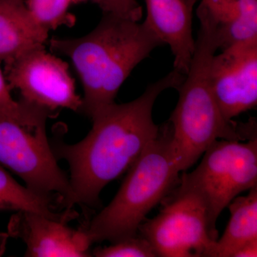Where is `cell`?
I'll return each instance as SVG.
<instances>
[{"mask_svg":"<svg viewBox=\"0 0 257 257\" xmlns=\"http://www.w3.org/2000/svg\"><path fill=\"white\" fill-rule=\"evenodd\" d=\"M184 77L173 69L137 99L101 109L91 118L92 130L82 141L68 145L57 138L51 144L57 160L69 166L74 205L100 207L102 189L127 172L158 136L160 126L152 117L157 98L167 89H177Z\"/></svg>","mask_w":257,"mask_h":257,"instance_id":"6da1fadb","label":"cell"},{"mask_svg":"<svg viewBox=\"0 0 257 257\" xmlns=\"http://www.w3.org/2000/svg\"><path fill=\"white\" fill-rule=\"evenodd\" d=\"M49 42L52 52L72 62L84 90L81 112L90 119L115 102L134 69L164 45L145 22L107 14L85 36Z\"/></svg>","mask_w":257,"mask_h":257,"instance_id":"7a4b0ae2","label":"cell"},{"mask_svg":"<svg viewBox=\"0 0 257 257\" xmlns=\"http://www.w3.org/2000/svg\"><path fill=\"white\" fill-rule=\"evenodd\" d=\"M200 28L188 72L177 88L179 99L168 124L172 143L184 172L194 165L217 140L245 141L256 138V122L238 124L225 119L213 93L211 62L219 50L215 25L198 7Z\"/></svg>","mask_w":257,"mask_h":257,"instance_id":"3957f363","label":"cell"},{"mask_svg":"<svg viewBox=\"0 0 257 257\" xmlns=\"http://www.w3.org/2000/svg\"><path fill=\"white\" fill-rule=\"evenodd\" d=\"M180 161L168 123L128 170L114 199L82 228L93 243L135 236L139 226L180 179Z\"/></svg>","mask_w":257,"mask_h":257,"instance_id":"277c9868","label":"cell"},{"mask_svg":"<svg viewBox=\"0 0 257 257\" xmlns=\"http://www.w3.org/2000/svg\"><path fill=\"white\" fill-rule=\"evenodd\" d=\"M203 155L195 170L180 176L178 186L202 199L211 236L217 240L221 211L241 192L257 186V138L246 143L217 140Z\"/></svg>","mask_w":257,"mask_h":257,"instance_id":"5b68a950","label":"cell"},{"mask_svg":"<svg viewBox=\"0 0 257 257\" xmlns=\"http://www.w3.org/2000/svg\"><path fill=\"white\" fill-rule=\"evenodd\" d=\"M162 202L158 215L143 221L138 229L157 256H214L216 240L200 197L178 186Z\"/></svg>","mask_w":257,"mask_h":257,"instance_id":"8992f818","label":"cell"},{"mask_svg":"<svg viewBox=\"0 0 257 257\" xmlns=\"http://www.w3.org/2000/svg\"><path fill=\"white\" fill-rule=\"evenodd\" d=\"M46 126L31 128L0 118V165L19 176L28 188L57 195L66 209L74 206L69 179L59 167Z\"/></svg>","mask_w":257,"mask_h":257,"instance_id":"52a82bcc","label":"cell"},{"mask_svg":"<svg viewBox=\"0 0 257 257\" xmlns=\"http://www.w3.org/2000/svg\"><path fill=\"white\" fill-rule=\"evenodd\" d=\"M5 77L10 89H18L22 100L29 104L55 112L61 109L81 112L82 97L76 92L68 64L45 47L5 64Z\"/></svg>","mask_w":257,"mask_h":257,"instance_id":"ba28073f","label":"cell"},{"mask_svg":"<svg viewBox=\"0 0 257 257\" xmlns=\"http://www.w3.org/2000/svg\"><path fill=\"white\" fill-rule=\"evenodd\" d=\"M213 93L225 119H233L257 105V37L239 42L213 57Z\"/></svg>","mask_w":257,"mask_h":257,"instance_id":"9c48e42d","label":"cell"},{"mask_svg":"<svg viewBox=\"0 0 257 257\" xmlns=\"http://www.w3.org/2000/svg\"><path fill=\"white\" fill-rule=\"evenodd\" d=\"M69 221L19 211L10 219L8 234L25 243V256H92V242L87 233L82 227H69Z\"/></svg>","mask_w":257,"mask_h":257,"instance_id":"30bf717a","label":"cell"},{"mask_svg":"<svg viewBox=\"0 0 257 257\" xmlns=\"http://www.w3.org/2000/svg\"><path fill=\"white\" fill-rule=\"evenodd\" d=\"M196 0H145V23L174 56V69L188 72L196 47L192 34V10Z\"/></svg>","mask_w":257,"mask_h":257,"instance_id":"8fae6325","label":"cell"},{"mask_svg":"<svg viewBox=\"0 0 257 257\" xmlns=\"http://www.w3.org/2000/svg\"><path fill=\"white\" fill-rule=\"evenodd\" d=\"M48 37L25 0H0V62L9 63L28 51L45 47Z\"/></svg>","mask_w":257,"mask_h":257,"instance_id":"7c38bea8","label":"cell"},{"mask_svg":"<svg viewBox=\"0 0 257 257\" xmlns=\"http://www.w3.org/2000/svg\"><path fill=\"white\" fill-rule=\"evenodd\" d=\"M215 25L219 50L257 37V0H200Z\"/></svg>","mask_w":257,"mask_h":257,"instance_id":"4fadbf2b","label":"cell"},{"mask_svg":"<svg viewBox=\"0 0 257 257\" xmlns=\"http://www.w3.org/2000/svg\"><path fill=\"white\" fill-rule=\"evenodd\" d=\"M58 205L63 207L58 196L40 194L23 187L0 165V211H33L69 221L78 217V213L72 209L59 211Z\"/></svg>","mask_w":257,"mask_h":257,"instance_id":"5bb4252c","label":"cell"},{"mask_svg":"<svg viewBox=\"0 0 257 257\" xmlns=\"http://www.w3.org/2000/svg\"><path fill=\"white\" fill-rule=\"evenodd\" d=\"M230 219L224 234L216 240L213 257H232L241 245L257 239V186L244 197L229 203Z\"/></svg>","mask_w":257,"mask_h":257,"instance_id":"9a60e30c","label":"cell"},{"mask_svg":"<svg viewBox=\"0 0 257 257\" xmlns=\"http://www.w3.org/2000/svg\"><path fill=\"white\" fill-rule=\"evenodd\" d=\"M10 90L0 68V118L15 120L27 127L36 128L46 126L47 119L57 114V112L32 105L22 99L15 100Z\"/></svg>","mask_w":257,"mask_h":257,"instance_id":"2e32d148","label":"cell"},{"mask_svg":"<svg viewBox=\"0 0 257 257\" xmlns=\"http://www.w3.org/2000/svg\"><path fill=\"white\" fill-rule=\"evenodd\" d=\"M25 3L37 23L48 32L75 25V17L69 13L72 0H25Z\"/></svg>","mask_w":257,"mask_h":257,"instance_id":"e0dca14e","label":"cell"},{"mask_svg":"<svg viewBox=\"0 0 257 257\" xmlns=\"http://www.w3.org/2000/svg\"><path fill=\"white\" fill-rule=\"evenodd\" d=\"M92 254L96 257H157L150 243L139 234L115 241L109 246L96 247Z\"/></svg>","mask_w":257,"mask_h":257,"instance_id":"ac0fdd59","label":"cell"},{"mask_svg":"<svg viewBox=\"0 0 257 257\" xmlns=\"http://www.w3.org/2000/svg\"><path fill=\"white\" fill-rule=\"evenodd\" d=\"M103 14L114 15L118 18L140 22L143 10L138 0H92Z\"/></svg>","mask_w":257,"mask_h":257,"instance_id":"d6986e66","label":"cell"},{"mask_svg":"<svg viewBox=\"0 0 257 257\" xmlns=\"http://www.w3.org/2000/svg\"><path fill=\"white\" fill-rule=\"evenodd\" d=\"M257 256V239L252 240L241 245L238 248L232 257H256Z\"/></svg>","mask_w":257,"mask_h":257,"instance_id":"ffe728a7","label":"cell"},{"mask_svg":"<svg viewBox=\"0 0 257 257\" xmlns=\"http://www.w3.org/2000/svg\"><path fill=\"white\" fill-rule=\"evenodd\" d=\"M9 238L8 233H0V256L4 253L6 249V243Z\"/></svg>","mask_w":257,"mask_h":257,"instance_id":"44dd1931","label":"cell"},{"mask_svg":"<svg viewBox=\"0 0 257 257\" xmlns=\"http://www.w3.org/2000/svg\"><path fill=\"white\" fill-rule=\"evenodd\" d=\"M72 3H83V2L87 1V0H72Z\"/></svg>","mask_w":257,"mask_h":257,"instance_id":"7402d4cb","label":"cell"}]
</instances>
